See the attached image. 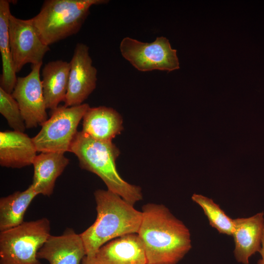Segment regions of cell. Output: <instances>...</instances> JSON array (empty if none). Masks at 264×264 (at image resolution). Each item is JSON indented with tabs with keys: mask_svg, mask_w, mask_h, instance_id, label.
Masks as SVG:
<instances>
[{
	"mask_svg": "<svg viewBox=\"0 0 264 264\" xmlns=\"http://www.w3.org/2000/svg\"><path fill=\"white\" fill-rule=\"evenodd\" d=\"M8 27L9 43L15 72H19L27 64L35 65L43 63V59L50 48L42 42L28 19H21L11 13Z\"/></svg>",
	"mask_w": 264,
	"mask_h": 264,
	"instance_id": "ba28073f",
	"label": "cell"
},
{
	"mask_svg": "<svg viewBox=\"0 0 264 264\" xmlns=\"http://www.w3.org/2000/svg\"><path fill=\"white\" fill-rule=\"evenodd\" d=\"M11 14L9 2L0 0V52L2 61V74L0 86L7 92L12 94L17 77L12 62L9 38V18Z\"/></svg>",
	"mask_w": 264,
	"mask_h": 264,
	"instance_id": "d6986e66",
	"label": "cell"
},
{
	"mask_svg": "<svg viewBox=\"0 0 264 264\" xmlns=\"http://www.w3.org/2000/svg\"><path fill=\"white\" fill-rule=\"evenodd\" d=\"M70 62L68 86L65 106L72 107L83 104L96 87L97 69L92 65L89 47L76 44Z\"/></svg>",
	"mask_w": 264,
	"mask_h": 264,
	"instance_id": "30bf717a",
	"label": "cell"
},
{
	"mask_svg": "<svg viewBox=\"0 0 264 264\" xmlns=\"http://www.w3.org/2000/svg\"><path fill=\"white\" fill-rule=\"evenodd\" d=\"M95 258L100 264H147L144 247L137 233L108 242L100 248Z\"/></svg>",
	"mask_w": 264,
	"mask_h": 264,
	"instance_id": "4fadbf2b",
	"label": "cell"
},
{
	"mask_svg": "<svg viewBox=\"0 0 264 264\" xmlns=\"http://www.w3.org/2000/svg\"><path fill=\"white\" fill-rule=\"evenodd\" d=\"M38 194L31 184L23 191H16L0 199V231L17 226L23 221L24 214Z\"/></svg>",
	"mask_w": 264,
	"mask_h": 264,
	"instance_id": "ac0fdd59",
	"label": "cell"
},
{
	"mask_svg": "<svg viewBox=\"0 0 264 264\" xmlns=\"http://www.w3.org/2000/svg\"><path fill=\"white\" fill-rule=\"evenodd\" d=\"M142 213L137 234L147 264H177L192 247L189 229L163 204H146Z\"/></svg>",
	"mask_w": 264,
	"mask_h": 264,
	"instance_id": "6da1fadb",
	"label": "cell"
},
{
	"mask_svg": "<svg viewBox=\"0 0 264 264\" xmlns=\"http://www.w3.org/2000/svg\"><path fill=\"white\" fill-rule=\"evenodd\" d=\"M86 255L80 234L67 228L61 235H50L39 250L37 258L50 264H82Z\"/></svg>",
	"mask_w": 264,
	"mask_h": 264,
	"instance_id": "8fae6325",
	"label": "cell"
},
{
	"mask_svg": "<svg viewBox=\"0 0 264 264\" xmlns=\"http://www.w3.org/2000/svg\"><path fill=\"white\" fill-rule=\"evenodd\" d=\"M32 138L23 132L6 131L0 132V165L21 168L33 164L37 156Z\"/></svg>",
	"mask_w": 264,
	"mask_h": 264,
	"instance_id": "5bb4252c",
	"label": "cell"
},
{
	"mask_svg": "<svg viewBox=\"0 0 264 264\" xmlns=\"http://www.w3.org/2000/svg\"><path fill=\"white\" fill-rule=\"evenodd\" d=\"M50 230V221L44 218L1 231L0 264H41L37 253Z\"/></svg>",
	"mask_w": 264,
	"mask_h": 264,
	"instance_id": "5b68a950",
	"label": "cell"
},
{
	"mask_svg": "<svg viewBox=\"0 0 264 264\" xmlns=\"http://www.w3.org/2000/svg\"><path fill=\"white\" fill-rule=\"evenodd\" d=\"M264 213L233 219L234 254L238 262L248 264L249 258L261 248L264 226Z\"/></svg>",
	"mask_w": 264,
	"mask_h": 264,
	"instance_id": "7c38bea8",
	"label": "cell"
},
{
	"mask_svg": "<svg viewBox=\"0 0 264 264\" xmlns=\"http://www.w3.org/2000/svg\"><path fill=\"white\" fill-rule=\"evenodd\" d=\"M89 107L85 103L72 107L59 106L51 110L50 117L32 138L37 152L62 154L69 152L78 125Z\"/></svg>",
	"mask_w": 264,
	"mask_h": 264,
	"instance_id": "8992f818",
	"label": "cell"
},
{
	"mask_svg": "<svg viewBox=\"0 0 264 264\" xmlns=\"http://www.w3.org/2000/svg\"><path fill=\"white\" fill-rule=\"evenodd\" d=\"M69 152L78 158L80 168L97 175L108 190L132 205L142 199L140 187L129 183L118 174L115 161L120 151L112 141L98 140L78 131Z\"/></svg>",
	"mask_w": 264,
	"mask_h": 264,
	"instance_id": "3957f363",
	"label": "cell"
},
{
	"mask_svg": "<svg viewBox=\"0 0 264 264\" xmlns=\"http://www.w3.org/2000/svg\"><path fill=\"white\" fill-rule=\"evenodd\" d=\"M120 50L122 56L141 71L170 72L179 68L176 50L164 37H157L151 43L125 37L120 43Z\"/></svg>",
	"mask_w": 264,
	"mask_h": 264,
	"instance_id": "52a82bcc",
	"label": "cell"
},
{
	"mask_svg": "<svg viewBox=\"0 0 264 264\" xmlns=\"http://www.w3.org/2000/svg\"><path fill=\"white\" fill-rule=\"evenodd\" d=\"M43 63L32 65L26 76L17 77L12 95L17 101L26 128L42 126L48 119L40 70Z\"/></svg>",
	"mask_w": 264,
	"mask_h": 264,
	"instance_id": "9c48e42d",
	"label": "cell"
},
{
	"mask_svg": "<svg viewBox=\"0 0 264 264\" xmlns=\"http://www.w3.org/2000/svg\"><path fill=\"white\" fill-rule=\"evenodd\" d=\"M69 163V159L62 153L47 152L37 155L32 164L34 174L31 185L38 195L52 194L56 179Z\"/></svg>",
	"mask_w": 264,
	"mask_h": 264,
	"instance_id": "2e32d148",
	"label": "cell"
},
{
	"mask_svg": "<svg viewBox=\"0 0 264 264\" xmlns=\"http://www.w3.org/2000/svg\"><path fill=\"white\" fill-rule=\"evenodd\" d=\"M261 255V259L258 262V264H264V226L262 238L261 248L259 251Z\"/></svg>",
	"mask_w": 264,
	"mask_h": 264,
	"instance_id": "7402d4cb",
	"label": "cell"
},
{
	"mask_svg": "<svg viewBox=\"0 0 264 264\" xmlns=\"http://www.w3.org/2000/svg\"><path fill=\"white\" fill-rule=\"evenodd\" d=\"M123 130L121 116L111 108L89 107L83 118L82 132L98 140L112 141Z\"/></svg>",
	"mask_w": 264,
	"mask_h": 264,
	"instance_id": "9a60e30c",
	"label": "cell"
},
{
	"mask_svg": "<svg viewBox=\"0 0 264 264\" xmlns=\"http://www.w3.org/2000/svg\"><path fill=\"white\" fill-rule=\"evenodd\" d=\"M105 0H46L38 14L28 19L42 42L50 45L77 34L93 5Z\"/></svg>",
	"mask_w": 264,
	"mask_h": 264,
	"instance_id": "277c9868",
	"label": "cell"
},
{
	"mask_svg": "<svg viewBox=\"0 0 264 264\" xmlns=\"http://www.w3.org/2000/svg\"><path fill=\"white\" fill-rule=\"evenodd\" d=\"M82 264H100L95 257H88L86 256L83 259Z\"/></svg>",
	"mask_w": 264,
	"mask_h": 264,
	"instance_id": "603a6c76",
	"label": "cell"
},
{
	"mask_svg": "<svg viewBox=\"0 0 264 264\" xmlns=\"http://www.w3.org/2000/svg\"><path fill=\"white\" fill-rule=\"evenodd\" d=\"M0 113L14 131L24 132L26 127L17 101L0 87Z\"/></svg>",
	"mask_w": 264,
	"mask_h": 264,
	"instance_id": "44dd1931",
	"label": "cell"
},
{
	"mask_svg": "<svg viewBox=\"0 0 264 264\" xmlns=\"http://www.w3.org/2000/svg\"><path fill=\"white\" fill-rule=\"evenodd\" d=\"M192 199L203 209L212 227L221 234L232 235L233 219L229 218L218 204L212 199L201 195L194 194Z\"/></svg>",
	"mask_w": 264,
	"mask_h": 264,
	"instance_id": "ffe728a7",
	"label": "cell"
},
{
	"mask_svg": "<svg viewBox=\"0 0 264 264\" xmlns=\"http://www.w3.org/2000/svg\"><path fill=\"white\" fill-rule=\"evenodd\" d=\"M97 217L94 223L80 234L86 256L95 257L103 245L121 236L138 233L142 213L117 194L108 190L94 192Z\"/></svg>",
	"mask_w": 264,
	"mask_h": 264,
	"instance_id": "7a4b0ae2",
	"label": "cell"
},
{
	"mask_svg": "<svg viewBox=\"0 0 264 264\" xmlns=\"http://www.w3.org/2000/svg\"><path fill=\"white\" fill-rule=\"evenodd\" d=\"M70 62L58 60L46 64L42 70V84L47 109L55 110L64 102L68 88Z\"/></svg>",
	"mask_w": 264,
	"mask_h": 264,
	"instance_id": "e0dca14e",
	"label": "cell"
}]
</instances>
